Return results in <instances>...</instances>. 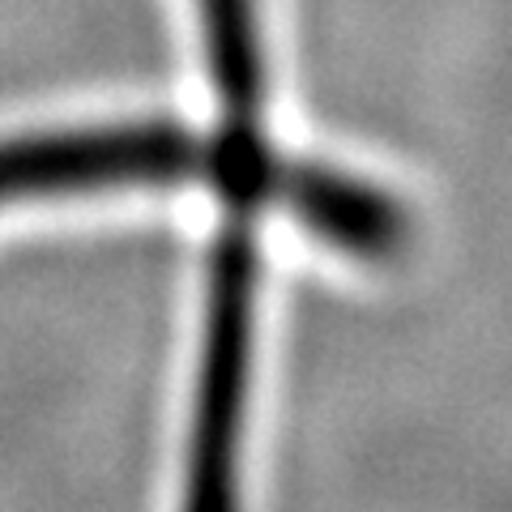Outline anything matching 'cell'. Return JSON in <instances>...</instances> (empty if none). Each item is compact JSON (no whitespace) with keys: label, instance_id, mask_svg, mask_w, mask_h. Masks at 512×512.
<instances>
[{"label":"cell","instance_id":"cell-1","mask_svg":"<svg viewBox=\"0 0 512 512\" xmlns=\"http://www.w3.org/2000/svg\"><path fill=\"white\" fill-rule=\"evenodd\" d=\"M201 167L210 171V158L171 124H116L22 137L0 146V205L52 197V192L175 184Z\"/></svg>","mask_w":512,"mask_h":512},{"label":"cell","instance_id":"cell-2","mask_svg":"<svg viewBox=\"0 0 512 512\" xmlns=\"http://www.w3.org/2000/svg\"><path fill=\"white\" fill-rule=\"evenodd\" d=\"M205 52L210 77L227 111L222 137H261V99H265V64H261V26L256 0H201Z\"/></svg>","mask_w":512,"mask_h":512}]
</instances>
